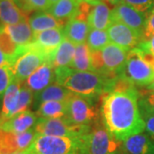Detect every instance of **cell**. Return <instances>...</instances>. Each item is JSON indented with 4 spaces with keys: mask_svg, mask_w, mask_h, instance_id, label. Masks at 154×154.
<instances>
[{
    "mask_svg": "<svg viewBox=\"0 0 154 154\" xmlns=\"http://www.w3.org/2000/svg\"><path fill=\"white\" fill-rule=\"evenodd\" d=\"M120 154H154V141L146 133H140L122 141Z\"/></svg>",
    "mask_w": 154,
    "mask_h": 154,
    "instance_id": "9a60e30c",
    "label": "cell"
},
{
    "mask_svg": "<svg viewBox=\"0 0 154 154\" xmlns=\"http://www.w3.org/2000/svg\"><path fill=\"white\" fill-rule=\"evenodd\" d=\"M147 14L138 11L135 8L122 3L111 10V21L122 22L136 31L143 37Z\"/></svg>",
    "mask_w": 154,
    "mask_h": 154,
    "instance_id": "30bf717a",
    "label": "cell"
},
{
    "mask_svg": "<svg viewBox=\"0 0 154 154\" xmlns=\"http://www.w3.org/2000/svg\"><path fill=\"white\" fill-rule=\"evenodd\" d=\"M72 154H83V153H72Z\"/></svg>",
    "mask_w": 154,
    "mask_h": 154,
    "instance_id": "ee69618b",
    "label": "cell"
},
{
    "mask_svg": "<svg viewBox=\"0 0 154 154\" xmlns=\"http://www.w3.org/2000/svg\"><path fill=\"white\" fill-rule=\"evenodd\" d=\"M36 115L43 118H60L66 116V101H45L36 108Z\"/></svg>",
    "mask_w": 154,
    "mask_h": 154,
    "instance_id": "484cf974",
    "label": "cell"
},
{
    "mask_svg": "<svg viewBox=\"0 0 154 154\" xmlns=\"http://www.w3.org/2000/svg\"><path fill=\"white\" fill-rule=\"evenodd\" d=\"M77 2L80 4V3H87V4H90V5H94L96 4L98 2H100L102 0H76Z\"/></svg>",
    "mask_w": 154,
    "mask_h": 154,
    "instance_id": "74e56055",
    "label": "cell"
},
{
    "mask_svg": "<svg viewBox=\"0 0 154 154\" xmlns=\"http://www.w3.org/2000/svg\"><path fill=\"white\" fill-rule=\"evenodd\" d=\"M22 83L14 79L4 94L0 108V126L16 115Z\"/></svg>",
    "mask_w": 154,
    "mask_h": 154,
    "instance_id": "5bb4252c",
    "label": "cell"
},
{
    "mask_svg": "<svg viewBox=\"0 0 154 154\" xmlns=\"http://www.w3.org/2000/svg\"><path fill=\"white\" fill-rule=\"evenodd\" d=\"M138 47L141 50L146 51H149V52L154 54V35L147 40L142 41L140 44L139 45Z\"/></svg>",
    "mask_w": 154,
    "mask_h": 154,
    "instance_id": "d590c367",
    "label": "cell"
},
{
    "mask_svg": "<svg viewBox=\"0 0 154 154\" xmlns=\"http://www.w3.org/2000/svg\"><path fill=\"white\" fill-rule=\"evenodd\" d=\"M56 81L55 69L50 62H45L39 66L24 82V84L28 87L34 94V96L45 88L53 84Z\"/></svg>",
    "mask_w": 154,
    "mask_h": 154,
    "instance_id": "4fadbf2b",
    "label": "cell"
},
{
    "mask_svg": "<svg viewBox=\"0 0 154 154\" xmlns=\"http://www.w3.org/2000/svg\"><path fill=\"white\" fill-rule=\"evenodd\" d=\"M38 120L36 113L31 110H26L12 116L3 123L0 128L5 131L20 134L33 128Z\"/></svg>",
    "mask_w": 154,
    "mask_h": 154,
    "instance_id": "2e32d148",
    "label": "cell"
},
{
    "mask_svg": "<svg viewBox=\"0 0 154 154\" xmlns=\"http://www.w3.org/2000/svg\"><path fill=\"white\" fill-rule=\"evenodd\" d=\"M14 154H30L28 152V151H26V152H17V153H14Z\"/></svg>",
    "mask_w": 154,
    "mask_h": 154,
    "instance_id": "60d3db41",
    "label": "cell"
},
{
    "mask_svg": "<svg viewBox=\"0 0 154 154\" xmlns=\"http://www.w3.org/2000/svg\"><path fill=\"white\" fill-rule=\"evenodd\" d=\"M84 136L60 137L37 134L27 151L30 154H88Z\"/></svg>",
    "mask_w": 154,
    "mask_h": 154,
    "instance_id": "3957f363",
    "label": "cell"
},
{
    "mask_svg": "<svg viewBox=\"0 0 154 154\" xmlns=\"http://www.w3.org/2000/svg\"><path fill=\"white\" fill-rule=\"evenodd\" d=\"M20 152L17 134L0 128V154H14Z\"/></svg>",
    "mask_w": 154,
    "mask_h": 154,
    "instance_id": "83f0119b",
    "label": "cell"
},
{
    "mask_svg": "<svg viewBox=\"0 0 154 154\" xmlns=\"http://www.w3.org/2000/svg\"><path fill=\"white\" fill-rule=\"evenodd\" d=\"M58 0H50V2H51V5H53V4H55V3H57Z\"/></svg>",
    "mask_w": 154,
    "mask_h": 154,
    "instance_id": "b9f144b4",
    "label": "cell"
},
{
    "mask_svg": "<svg viewBox=\"0 0 154 154\" xmlns=\"http://www.w3.org/2000/svg\"><path fill=\"white\" fill-rule=\"evenodd\" d=\"M146 89H147V90H151V91H154V81L152 82L151 83L150 85H148Z\"/></svg>",
    "mask_w": 154,
    "mask_h": 154,
    "instance_id": "ab89813d",
    "label": "cell"
},
{
    "mask_svg": "<svg viewBox=\"0 0 154 154\" xmlns=\"http://www.w3.org/2000/svg\"><path fill=\"white\" fill-rule=\"evenodd\" d=\"M128 53V51L111 42L102 50L91 51L93 69L112 80L120 75L126 63Z\"/></svg>",
    "mask_w": 154,
    "mask_h": 154,
    "instance_id": "277c9868",
    "label": "cell"
},
{
    "mask_svg": "<svg viewBox=\"0 0 154 154\" xmlns=\"http://www.w3.org/2000/svg\"><path fill=\"white\" fill-rule=\"evenodd\" d=\"M18 7L24 13L28 14L33 11H48L51 4L50 0H14Z\"/></svg>",
    "mask_w": 154,
    "mask_h": 154,
    "instance_id": "f1b7e54d",
    "label": "cell"
},
{
    "mask_svg": "<svg viewBox=\"0 0 154 154\" xmlns=\"http://www.w3.org/2000/svg\"><path fill=\"white\" fill-rule=\"evenodd\" d=\"M92 126L72 124L63 116L60 118L38 117L33 128L38 134L75 138L88 134Z\"/></svg>",
    "mask_w": 154,
    "mask_h": 154,
    "instance_id": "ba28073f",
    "label": "cell"
},
{
    "mask_svg": "<svg viewBox=\"0 0 154 154\" xmlns=\"http://www.w3.org/2000/svg\"><path fill=\"white\" fill-rule=\"evenodd\" d=\"M7 65H11V63L8 59V57L4 54L2 50L0 49V67L7 66Z\"/></svg>",
    "mask_w": 154,
    "mask_h": 154,
    "instance_id": "8d00e7d4",
    "label": "cell"
},
{
    "mask_svg": "<svg viewBox=\"0 0 154 154\" xmlns=\"http://www.w3.org/2000/svg\"><path fill=\"white\" fill-rule=\"evenodd\" d=\"M154 35V12L150 11L147 14V19L144 30L143 41L147 40Z\"/></svg>",
    "mask_w": 154,
    "mask_h": 154,
    "instance_id": "836d02e7",
    "label": "cell"
},
{
    "mask_svg": "<svg viewBox=\"0 0 154 154\" xmlns=\"http://www.w3.org/2000/svg\"><path fill=\"white\" fill-rule=\"evenodd\" d=\"M45 62H49V58L44 53L35 49L31 45L24 46L22 54L11 64L14 78L20 82H24Z\"/></svg>",
    "mask_w": 154,
    "mask_h": 154,
    "instance_id": "9c48e42d",
    "label": "cell"
},
{
    "mask_svg": "<svg viewBox=\"0 0 154 154\" xmlns=\"http://www.w3.org/2000/svg\"><path fill=\"white\" fill-rule=\"evenodd\" d=\"M14 79L11 65L0 67V101L3 99L4 94Z\"/></svg>",
    "mask_w": 154,
    "mask_h": 154,
    "instance_id": "1f68e13d",
    "label": "cell"
},
{
    "mask_svg": "<svg viewBox=\"0 0 154 154\" xmlns=\"http://www.w3.org/2000/svg\"><path fill=\"white\" fill-rule=\"evenodd\" d=\"M88 22L90 28L106 30L111 22V10L108 5L103 1L92 5Z\"/></svg>",
    "mask_w": 154,
    "mask_h": 154,
    "instance_id": "e0dca14e",
    "label": "cell"
},
{
    "mask_svg": "<svg viewBox=\"0 0 154 154\" xmlns=\"http://www.w3.org/2000/svg\"><path fill=\"white\" fill-rule=\"evenodd\" d=\"M138 100V89L126 93L109 92L100 97L101 121L110 134L120 141L145 131Z\"/></svg>",
    "mask_w": 154,
    "mask_h": 154,
    "instance_id": "6da1fadb",
    "label": "cell"
},
{
    "mask_svg": "<svg viewBox=\"0 0 154 154\" xmlns=\"http://www.w3.org/2000/svg\"><path fill=\"white\" fill-rule=\"evenodd\" d=\"M151 11H152V12H154V6H153V8H152V9L151 10Z\"/></svg>",
    "mask_w": 154,
    "mask_h": 154,
    "instance_id": "7bdbcfd3",
    "label": "cell"
},
{
    "mask_svg": "<svg viewBox=\"0 0 154 154\" xmlns=\"http://www.w3.org/2000/svg\"><path fill=\"white\" fill-rule=\"evenodd\" d=\"M28 21V15L14 0H0V22L2 25H15Z\"/></svg>",
    "mask_w": 154,
    "mask_h": 154,
    "instance_id": "d6986e66",
    "label": "cell"
},
{
    "mask_svg": "<svg viewBox=\"0 0 154 154\" xmlns=\"http://www.w3.org/2000/svg\"><path fill=\"white\" fill-rule=\"evenodd\" d=\"M90 27L87 20L75 17L67 22L63 28L64 38L75 45L85 43L87 41Z\"/></svg>",
    "mask_w": 154,
    "mask_h": 154,
    "instance_id": "ac0fdd59",
    "label": "cell"
},
{
    "mask_svg": "<svg viewBox=\"0 0 154 154\" xmlns=\"http://www.w3.org/2000/svg\"><path fill=\"white\" fill-rule=\"evenodd\" d=\"M80 4L76 0H58L46 11L51 16L63 23L76 17Z\"/></svg>",
    "mask_w": 154,
    "mask_h": 154,
    "instance_id": "44dd1931",
    "label": "cell"
},
{
    "mask_svg": "<svg viewBox=\"0 0 154 154\" xmlns=\"http://www.w3.org/2000/svg\"><path fill=\"white\" fill-rule=\"evenodd\" d=\"M63 39V28H51L35 33L34 41L31 45L47 56L50 62V57L51 54L59 46Z\"/></svg>",
    "mask_w": 154,
    "mask_h": 154,
    "instance_id": "7c38bea8",
    "label": "cell"
},
{
    "mask_svg": "<svg viewBox=\"0 0 154 154\" xmlns=\"http://www.w3.org/2000/svg\"><path fill=\"white\" fill-rule=\"evenodd\" d=\"M33 97H34V94L33 92L22 82L21 91H20L19 101H18V105L16 110V115L23 111L29 110V108L33 103Z\"/></svg>",
    "mask_w": 154,
    "mask_h": 154,
    "instance_id": "4dcf8cb0",
    "label": "cell"
},
{
    "mask_svg": "<svg viewBox=\"0 0 154 154\" xmlns=\"http://www.w3.org/2000/svg\"><path fill=\"white\" fill-rule=\"evenodd\" d=\"M28 23L34 33L51 28H63L64 23L51 16L47 11H36L28 18Z\"/></svg>",
    "mask_w": 154,
    "mask_h": 154,
    "instance_id": "603a6c76",
    "label": "cell"
},
{
    "mask_svg": "<svg viewBox=\"0 0 154 154\" xmlns=\"http://www.w3.org/2000/svg\"><path fill=\"white\" fill-rule=\"evenodd\" d=\"M84 138L88 154H120L122 141L110 134L102 121L95 122Z\"/></svg>",
    "mask_w": 154,
    "mask_h": 154,
    "instance_id": "52a82bcc",
    "label": "cell"
},
{
    "mask_svg": "<svg viewBox=\"0 0 154 154\" xmlns=\"http://www.w3.org/2000/svg\"><path fill=\"white\" fill-rule=\"evenodd\" d=\"M145 122V131L154 141V115L152 114H141Z\"/></svg>",
    "mask_w": 154,
    "mask_h": 154,
    "instance_id": "e575fe53",
    "label": "cell"
},
{
    "mask_svg": "<svg viewBox=\"0 0 154 154\" xmlns=\"http://www.w3.org/2000/svg\"><path fill=\"white\" fill-rule=\"evenodd\" d=\"M96 100L72 94L66 100L67 112L64 116L75 125L92 126L99 121V116L94 102Z\"/></svg>",
    "mask_w": 154,
    "mask_h": 154,
    "instance_id": "8992f818",
    "label": "cell"
},
{
    "mask_svg": "<svg viewBox=\"0 0 154 154\" xmlns=\"http://www.w3.org/2000/svg\"><path fill=\"white\" fill-rule=\"evenodd\" d=\"M69 68L79 71H94L92 66L91 50L86 42L75 45V54Z\"/></svg>",
    "mask_w": 154,
    "mask_h": 154,
    "instance_id": "d4e9b609",
    "label": "cell"
},
{
    "mask_svg": "<svg viewBox=\"0 0 154 154\" xmlns=\"http://www.w3.org/2000/svg\"><path fill=\"white\" fill-rule=\"evenodd\" d=\"M55 82L73 94L97 100L105 94L110 82L105 75L94 71H79L69 67L56 69Z\"/></svg>",
    "mask_w": 154,
    "mask_h": 154,
    "instance_id": "7a4b0ae2",
    "label": "cell"
},
{
    "mask_svg": "<svg viewBox=\"0 0 154 154\" xmlns=\"http://www.w3.org/2000/svg\"><path fill=\"white\" fill-rule=\"evenodd\" d=\"M138 103L140 114L154 115V91L147 89L139 91Z\"/></svg>",
    "mask_w": 154,
    "mask_h": 154,
    "instance_id": "f546056e",
    "label": "cell"
},
{
    "mask_svg": "<svg viewBox=\"0 0 154 154\" xmlns=\"http://www.w3.org/2000/svg\"><path fill=\"white\" fill-rule=\"evenodd\" d=\"M106 31L111 43L127 51L136 48L143 41V37L136 31L116 21H111Z\"/></svg>",
    "mask_w": 154,
    "mask_h": 154,
    "instance_id": "8fae6325",
    "label": "cell"
},
{
    "mask_svg": "<svg viewBox=\"0 0 154 154\" xmlns=\"http://www.w3.org/2000/svg\"><path fill=\"white\" fill-rule=\"evenodd\" d=\"M72 94L73 93L63 86L56 82L53 83L34 96V106L37 108L41 103L45 101H66Z\"/></svg>",
    "mask_w": 154,
    "mask_h": 154,
    "instance_id": "cb8c5ba5",
    "label": "cell"
},
{
    "mask_svg": "<svg viewBox=\"0 0 154 154\" xmlns=\"http://www.w3.org/2000/svg\"><path fill=\"white\" fill-rule=\"evenodd\" d=\"M110 40L106 30H99L90 28L87 38V44L91 51L102 50L108 44Z\"/></svg>",
    "mask_w": 154,
    "mask_h": 154,
    "instance_id": "4316f807",
    "label": "cell"
},
{
    "mask_svg": "<svg viewBox=\"0 0 154 154\" xmlns=\"http://www.w3.org/2000/svg\"><path fill=\"white\" fill-rule=\"evenodd\" d=\"M122 3L146 14H148L154 6V0H123Z\"/></svg>",
    "mask_w": 154,
    "mask_h": 154,
    "instance_id": "d6a6232c",
    "label": "cell"
},
{
    "mask_svg": "<svg viewBox=\"0 0 154 154\" xmlns=\"http://www.w3.org/2000/svg\"><path fill=\"white\" fill-rule=\"evenodd\" d=\"M75 45H76L64 38L50 57V63L55 69L63 67H69L74 57Z\"/></svg>",
    "mask_w": 154,
    "mask_h": 154,
    "instance_id": "7402d4cb",
    "label": "cell"
},
{
    "mask_svg": "<svg viewBox=\"0 0 154 154\" xmlns=\"http://www.w3.org/2000/svg\"><path fill=\"white\" fill-rule=\"evenodd\" d=\"M4 30L19 46H26L31 45L34 41L35 33L32 30L28 21L15 25H4Z\"/></svg>",
    "mask_w": 154,
    "mask_h": 154,
    "instance_id": "ffe728a7",
    "label": "cell"
},
{
    "mask_svg": "<svg viewBox=\"0 0 154 154\" xmlns=\"http://www.w3.org/2000/svg\"><path fill=\"white\" fill-rule=\"evenodd\" d=\"M121 76L124 77L138 87H147L154 81V69L142 57L136 47L128 51L127 60Z\"/></svg>",
    "mask_w": 154,
    "mask_h": 154,
    "instance_id": "5b68a950",
    "label": "cell"
},
{
    "mask_svg": "<svg viewBox=\"0 0 154 154\" xmlns=\"http://www.w3.org/2000/svg\"><path fill=\"white\" fill-rule=\"evenodd\" d=\"M110 4L111 5H120L122 3V1L123 0H107Z\"/></svg>",
    "mask_w": 154,
    "mask_h": 154,
    "instance_id": "f35d334b",
    "label": "cell"
}]
</instances>
